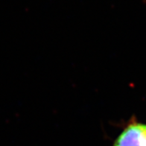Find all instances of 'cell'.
Here are the masks:
<instances>
[{"label":"cell","instance_id":"6da1fadb","mask_svg":"<svg viewBox=\"0 0 146 146\" xmlns=\"http://www.w3.org/2000/svg\"><path fill=\"white\" fill-rule=\"evenodd\" d=\"M113 146H146V123L132 115L123 122L121 131L115 139Z\"/></svg>","mask_w":146,"mask_h":146}]
</instances>
